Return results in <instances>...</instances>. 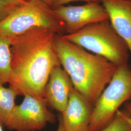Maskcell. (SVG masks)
Listing matches in <instances>:
<instances>
[{"label":"cell","mask_w":131,"mask_h":131,"mask_svg":"<svg viewBox=\"0 0 131 131\" xmlns=\"http://www.w3.org/2000/svg\"><path fill=\"white\" fill-rule=\"evenodd\" d=\"M56 35L49 29L38 28L11 38L9 84L18 95L29 94L44 98L52 70L61 66L55 47Z\"/></svg>","instance_id":"1"},{"label":"cell","mask_w":131,"mask_h":131,"mask_svg":"<svg viewBox=\"0 0 131 131\" xmlns=\"http://www.w3.org/2000/svg\"><path fill=\"white\" fill-rule=\"evenodd\" d=\"M56 53L74 88L93 104L109 83L117 67L56 35Z\"/></svg>","instance_id":"2"},{"label":"cell","mask_w":131,"mask_h":131,"mask_svg":"<svg viewBox=\"0 0 131 131\" xmlns=\"http://www.w3.org/2000/svg\"><path fill=\"white\" fill-rule=\"evenodd\" d=\"M63 37L85 50L103 57L117 67L128 64L130 51L109 19L91 24Z\"/></svg>","instance_id":"3"},{"label":"cell","mask_w":131,"mask_h":131,"mask_svg":"<svg viewBox=\"0 0 131 131\" xmlns=\"http://www.w3.org/2000/svg\"><path fill=\"white\" fill-rule=\"evenodd\" d=\"M38 28L49 29L58 35L65 34V24L53 8L40 0H30L0 21V36L17 37Z\"/></svg>","instance_id":"4"},{"label":"cell","mask_w":131,"mask_h":131,"mask_svg":"<svg viewBox=\"0 0 131 131\" xmlns=\"http://www.w3.org/2000/svg\"><path fill=\"white\" fill-rule=\"evenodd\" d=\"M131 99V69L117 67L112 79L94 104L89 131H99L112 120L119 108Z\"/></svg>","instance_id":"5"},{"label":"cell","mask_w":131,"mask_h":131,"mask_svg":"<svg viewBox=\"0 0 131 131\" xmlns=\"http://www.w3.org/2000/svg\"><path fill=\"white\" fill-rule=\"evenodd\" d=\"M22 103L16 105L5 125L17 131H40L48 123L56 122V116L48 107L44 98L24 95Z\"/></svg>","instance_id":"6"},{"label":"cell","mask_w":131,"mask_h":131,"mask_svg":"<svg viewBox=\"0 0 131 131\" xmlns=\"http://www.w3.org/2000/svg\"><path fill=\"white\" fill-rule=\"evenodd\" d=\"M65 25V34L75 33L85 27L109 19L107 12L101 3L81 5H63L54 9Z\"/></svg>","instance_id":"7"},{"label":"cell","mask_w":131,"mask_h":131,"mask_svg":"<svg viewBox=\"0 0 131 131\" xmlns=\"http://www.w3.org/2000/svg\"><path fill=\"white\" fill-rule=\"evenodd\" d=\"M93 106L73 88L67 107L60 115L64 131H89Z\"/></svg>","instance_id":"8"},{"label":"cell","mask_w":131,"mask_h":131,"mask_svg":"<svg viewBox=\"0 0 131 131\" xmlns=\"http://www.w3.org/2000/svg\"><path fill=\"white\" fill-rule=\"evenodd\" d=\"M73 85L62 66L52 70L44 90V99L48 105L62 113L69 103Z\"/></svg>","instance_id":"9"},{"label":"cell","mask_w":131,"mask_h":131,"mask_svg":"<svg viewBox=\"0 0 131 131\" xmlns=\"http://www.w3.org/2000/svg\"><path fill=\"white\" fill-rule=\"evenodd\" d=\"M107 12L109 20L124 40L131 55V0H100Z\"/></svg>","instance_id":"10"},{"label":"cell","mask_w":131,"mask_h":131,"mask_svg":"<svg viewBox=\"0 0 131 131\" xmlns=\"http://www.w3.org/2000/svg\"><path fill=\"white\" fill-rule=\"evenodd\" d=\"M11 38L0 36V83L9 84L11 77Z\"/></svg>","instance_id":"11"},{"label":"cell","mask_w":131,"mask_h":131,"mask_svg":"<svg viewBox=\"0 0 131 131\" xmlns=\"http://www.w3.org/2000/svg\"><path fill=\"white\" fill-rule=\"evenodd\" d=\"M4 84L0 83V122L5 126L16 105L15 100L18 95L12 88Z\"/></svg>","instance_id":"12"},{"label":"cell","mask_w":131,"mask_h":131,"mask_svg":"<svg viewBox=\"0 0 131 131\" xmlns=\"http://www.w3.org/2000/svg\"><path fill=\"white\" fill-rule=\"evenodd\" d=\"M99 131H131V118L125 110H119L110 122Z\"/></svg>","instance_id":"13"},{"label":"cell","mask_w":131,"mask_h":131,"mask_svg":"<svg viewBox=\"0 0 131 131\" xmlns=\"http://www.w3.org/2000/svg\"><path fill=\"white\" fill-rule=\"evenodd\" d=\"M18 6L6 5L0 2V21L6 18Z\"/></svg>","instance_id":"14"},{"label":"cell","mask_w":131,"mask_h":131,"mask_svg":"<svg viewBox=\"0 0 131 131\" xmlns=\"http://www.w3.org/2000/svg\"><path fill=\"white\" fill-rule=\"evenodd\" d=\"M77 1H82V2H85L86 3H90V2L101 3L100 0H55L53 9H56V8L59 7L61 6L66 5L71 2H77Z\"/></svg>","instance_id":"15"},{"label":"cell","mask_w":131,"mask_h":131,"mask_svg":"<svg viewBox=\"0 0 131 131\" xmlns=\"http://www.w3.org/2000/svg\"><path fill=\"white\" fill-rule=\"evenodd\" d=\"M0 2L6 5L15 6H18L24 3L19 1V0H0Z\"/></svg>","instance_id":"16"},{"label":"cell","mask_w":131,"mask_h":131,"mask_svg":"<svg viewBox=\"0 0 131 131\" xmlns=\"http://www.w3.org/2000/svg\"><path fill=\"white\" fill-rule=\"evenodd\" d=\"M124 110L131 118V102H128L125 104Z\"/></svg>","instance_id":"17"},{"label":"cell","mask_w":131,"mask_h":131,"mask_svg":"<svg viewBox=\"0 0 131 131\" xmlns=\"http://www.w3.org/2000/svg\"><path fill=\"white\" fill-rule=\"evenodd\" d=\"M40 1H41L43 3L49 5L51 7L53 8L55 0H40Z\"/></svg>","instance_id":"18"},{"label":"cell","mask_w":131,"mask_h":131,"mask_svg":"<svg viewBox=\"0 0 131 131\" xmlns=\"http://www.w3.org/2000/svg\"><path fill=\"white\" fill-rule=\"evenodd\" d=\"M57 131H64L63 122L62 121V119H61V117L60 115L59 117V124H58V126L57 128Z\"/></svg>","instance_id":"19"},{"label":"cell","mask_w":131,"mask_h":131,"mask_svg":"<svg viewBox=\"0 0 131 131\" xmlns=\"http://www.w3.org/2000/svg\"><path fill=\"white\" fill-rule=\"evenodd\" d=\"M2 124L0 122V131H4V130H3V127H2Z\"/></svg>","instance_id":"20"},{"label":"cell","mask_w":131,"mask_h":131,"mask_svg":"<svg viewBox=\"0 0 131 131\" xmlns=\"http://www.w3.org/2000/svg\"><path fill=\"white\" fill-rule=\"evenodd\" d=\"M19 1L22 2V3H24V2H27L28 1H30V0H19Z\"/></svg>","instance_id":"21"}]
</instances>
